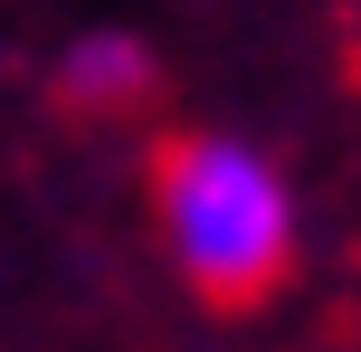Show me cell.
Segmentation results:
<instances>
[{
    "mask_svg": "<svg viewBox=\"0 0 361 352\" xmlns=\"http://www.w3.org/2000/svg\"><path fill=\"white\" fill-rule=\"evenodd\" d=\"M152 219L209 315H257L295 277V200L286 171L238 133H162L152 143Z\"/></svg>",
    "mask_w": 361,
    "mask_h": 352,
    "instance_id": "1",
    "label": "cell"
},
{
    "mask_svg": "<svg viewBox=\"0 0 361 352\" xmlns=\"http://www.w3.org/2000/svg\"><path fill=\"white\" fill-rule=\"evenodd\" d=\"M343 67H352V86H361V19H352V57H343Z\"/></svg>",
    "mask_w": 361,
    "mask_h": 352,
    "instance_id": "3",
    "label": "cell"
},
{
    "mask_svg": "<svg viewBox=\"0 0 361 352\" xmlns=\"http://www.w3.org/2000/svg\"><path fill=\"white\" fill-rule=\"evenodd\" d=\"M48 95L67 114H124V105H143L152 95V57H143V38H76L67 57H57V76H48Z\"/></svg>",
    "mask_w": 361,
    "mask_h": 352,
    "instance_id": "2",
    "label": "cell"
}]
</instances>
